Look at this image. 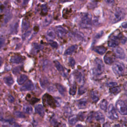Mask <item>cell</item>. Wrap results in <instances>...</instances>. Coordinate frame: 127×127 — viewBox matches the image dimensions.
Returning a JSON list of instances; mask_svg holds the SVG:
<instances>
[{"label": "cell", "instance_id": "cell-31", "mask_svg": "<svg viewBox=\"0 0 127 127\" xmlns=\"http://www.w3.org/2000/svg\"><path fill=\"white\" fill-rule=\"evenodd\" d=\"M54 64L56 66V68L60 72H63L64 71V68L62 65L58 61H55L54 62Z\"/></svg>", "mask_w": 127, "mask_h": 127}, {"label": "cell", "instance_id": "cell-40", "mask_svg": "<svg viewBox=\"0 0 127 127\" xmlns=\"http://www.w3.org/2000/svg\"><path fill=\"white\" fill-rule=\"evenodd\" d=\"M33 46H34V47L37 50H40L42 48V46L40 45H39L36 43H34Z\"/></svg>", "mask_w": 127, "mask_h": 127}, {"label": "cell", "instance_id": "cell-42", "mask_svg": "<svg viewBox=\"0 0 127 127\" xmlns=\"http://www.w3.org/2000/svg\"><path fill=\"white\" fill-rule=\"evenodd\" d=\"M105 1L108 4H113L115 2V0H105Z\"/></svg>", "mask_w": 127, "mask_h": 127}, {"label": "cell", "instance_id": "cell-27", "mask_svg": "<svg viewBox=\"0 0 127 127\" xmlns=\"http://www.w3.org/2000/svg\"><path fill=\"white\" fill-rule=\"evenodd\" d=\"M107 105H108V102L105 99H103L100 103V108L104 111H107Z\"/></svg>", "mask_w": 127, "mask_h": 127}, {"label": "cell", "instance_id": "cell-19", "mask_svg": "<svg viewBox=\"0 0 127 127\" xmlns=\"http://www.w3.org/2000/svg\"><path fill=\"white\" fill-rule=\"evenodd\" d=\"M106 48L103 46H97L94 48V51L100 55H103L106 52Z\"/></svg>", "mask_w": 127, "mask_h": 127}, {"label": "cell", "instance_id": "cell-22", "mask_svg": "<svg viewBox=\"0 0 127 127\" xmlns=\"http://www.w3.org/2000/svg\"><path fill=\"white\" fill-rule=\"evenodd\" d=\"M56 87L58 89V91L59 93L63 96H64L65 94V93L66 92L65 88L64 87V86H63L62 84H59V83H56Z\"/></svg>", "mask_w": 127, "mask_h": 127}, {"label": "cell", "instance_id": "cell-4", "mask_svg": "<svg viewBox=\"0 0 127 127\" xmlns=\"http://www.w3.org/2000/svg\"><path fill=\"white\" fill-rule=\"evenodd\" d=\"M116 107L120 114L127 115V103L125 101L121 100L117 101L116 103Z\"/></svg>", "mask_w": 127, "mask_h": 127}, {"label": "cell", "instance_id": "cell-14", "mask_svg": "<svg viewBox=\"0 0 127 127\" xmlns=\"http://www.w3.org/2000/svg\"><path fill=\"white\" fill-rule=\"evenodd\" d=\"M56 32H57V34L60 38L64 37L66 34L65 29L61 26H59L57 27Z\"/></svg>", "mask_w": 127, "mask_h": 127}, {"label": "cell", "instance_id": "cell-54", "mask_svg": "<svg viewBox=\"0 0 127 127\" xmlns=\"http://www.w3.org/2000/svg\"></svg>", "mask_w": 127, "mask_h": 127}, {"label": "cell", "instance_id": "cell-12", "mask_svg": "<svg viewBox=\"0 0 127 127\" xmlns=\"http://www.w3.org/2000/svg\"><path fill=\"white\" fill-rule=\"evenodd\" d=\"M74 75L78 83L81 84H82L84 83V78L82 72L78 70H76L74 72Z\"/></svg>", "mask_w": 127, "mask_h": 127}, {"label": "cell", "instance_id": "cell-52", "mask_svg": "<svg viewBox=\"0 0 127 127\" xmlns=\"http://www.w3.org/2000/svg\"><path fill=\"white\" fill-rule=\"evenodd\" d=\"M2 59H1V58L0 57V66H1V65L2 64Z\"/></svg>", "mask_w": 127, "mask_h": 127}, {"label": "cell", "instance_id": "cell-32", "mask_svg": "<svg viewBox=\"0 0 127 127\" xmlns=\"http://www.w3.org/2000/svg\"><path fill=\"white\" fill-rule=\"evenodd\" d=\"M76 92V85L75 84H73L69 88V93L71 95H74Z\"/></svg>", "mask_w": 127, "mask_h": 127}, {"label": "cell", "instance_id": "cell-30", "mask_svg": "<svg viewBox=\"0 0 127 127\" xmlns=\"http://www.w3.org/2000/svg\"><path fill=\"white\" fill-rule=\"evenodd\" d=\"M21 28L22 32H25L26 31L29 27V23L27 21L23 20L22 22V25H21Z\"/></svg>", "mask_w": 127, "mask_h": 127}, {"label": "cell", "instance_id": "cell-53", "mask_svg": "<svg viewBox=\"0 0 127 127\" xmlns=\"http://www.w3.org/2000/svg\"><path fill=\"white\" fill-rule=\"evenodd\" d=\"M114 127H120V125L117 124V125H115L114 126Z\"/></svg>", "mask_w": 127, "mask_h": 127}, {"label": "cell", "instance_id": "cell-33", "mask_svg": "<svg viewBox=\"0 0 127 127\" xmlns=\"http://www.w3.org/2000/svg\"><path fill=\"white\" fill-rule=\"evenodd\" d=\"M14 114L15 115V116L16 117H17V118H24L25 117V115L24 114V113H23L22 112L19 111H16L14 112Z\"/></svg>", "mask_w": 127, "mask_h": 127}, {"label": "cell", "instance_id": "cell-21", "mask_svg": "<svg viewBox=\"0 0 127 127\" xmlns=\"http://www.w3.org/2000/svg\"><path fill=\"white\" fill-rule=\"evenodd\" d=\"M87 105V101L85 99H82L78 101L77 106L79 109H84Z\"/></svg>", "mask_w": 127, "mask_h": 127}, {"label": "cell", "instance_id": "cell-5", "mask_svg": "<svg viewBox=\"0 0 127 127\" xmlns=\"http://www.w3.org/2000/svg\"><path fill=\"white\" fill-rule=\"evenodd\" d=\"M112 69L114 72L117 75L120 76L123 74L125 70L124 64L120 62L115 63L112 66Z\"/></svg>", "mask_w": 127, "mask_h": 127}, {"label": "cell", "instance_id": "cell-43", "mask_svg": "<svg viewBox=\"0 0 127 127\" xmlns=\"http://www.w3.org/2000/svg\"><path fill=\"white\" fill-rule=\"evenodd\" d=\"M18 0L19 1L21 2L22 5H25V4H26L28 3V1H29V0Z\"/></svg>", "mask_w": 127, "mask_h": 127}, {"label": "cell", "instance_id": "cell-23", "mask_svg": "<svg viewBox=\"0 0 127 127\" xmlns=\"http://www.w3.org/2000/svg\"><path fill=\"white\" fill-rule=\"evenodd\" d=\"M27 79V76L25 74L20 75L17 79V82L18 84L22 85L23 84Z\"/></svg>", "mask_w": 127, "mask_h": 127}, {"label": "cell", "instance_id": "cell-55", "mask_svg": "<svg viewBox=\"0 0 127 127\" xmlns=\"http://www.w3.org/2000/svg\"></svg>", "mask_w": 127, "mask_h": 127}, {"label": "cell", "instance_id": "cell-7", "mask_svg": "<svg viewBox=\"0 0 127 127\" xmlns=\"http://www.w3.org/2000/svg\"><path fill=\"white\" fill-rule=\"evenodd\" d=\"M43 101L46 105L49 106L51 108H55L56 103L52 96L48 94H45L43 97Z\"/></svg>", "mask_w": 127, "mask_h": 127}, {"label": "cell", "instance_id": "cell-9", "mask_svg": "<svg viewBox=\"0 0 127 127\" xmlns=\"http://www.w3.org/2000/svg\"><path fill=\"white\" fill-rule=\"evenodd\" d=\"M114 54L116 57L120 59H124L126 57L125 51L121 47H116L114 50Z\"/></svg>", "mask_w": 127, "mask_h": 127}, {"label": "cell", "instance_id": "cell-41", "mask_svg": "<svg viewBox=\"0 0 127 127\" xmlns=\"http://www.w3.org/2000/svg\"><path fill=\"white\" fill-rule=\"evenodd\" d=\"M8 100L9 101V102H10L11 103H12L14 101V97L12 96L9 95L8 96Z\"/></svg>", "mask_w": 127, "mask_h": 127}, {"label": "cell", "instance_id": "cell-18", "mask_svg": "<svg viewBox=\"0 0 127 127\" xmlns=\"http://www.w3.org/2000/svg\"><path fill=\"white\" fill-rule=\"evenodd\" d=\"M90 97L93 102H97L99 99V95L96 90H92L90 93Z\"/></svg>", "mask_w": 127, "mask_h": 127}, {"label": "cell", "instance_id": "cell-11", "mask_svg": "<svg viewBox=\"0 0 127 127\" xmlns=\"http://www.w3.org/2000/svg\"><path fill=\"white\" fill-rule=\"evenodd\" d=\"M34 89V85L31 81H27L21 88L20 90L22 91H27L32 90Z\"/></svg>", "mask_w": 127, "mask_h": 127}, {"label": "cell", "instance_id": "cell-39", "mask_svg": "<svg viewBox=\"0 0 127 127\" xmlns=\"http://www.w3.org/2000/svg\"><path fill=\"white\" fill-rule=\"evenodd\" d=\"M50 45L54 48H56L58 46V44L55 41H52L50 43Z\"/></svg>", "mask_w": 127, "mask_h": 127}, {"label": "cell", "instance_id": "cell-51", "mask_svg": "<svg viewBox=\"0 0 127 127\" xmlns=\"http://www.w3.org/2000/svg\"><path fill=\"white\" fill-rule=\"evenodd\" d=\"M75 127H83V126L82 125H80V124H78Z\"/></svg>", "mask_w": 127, "mask_h": 127}, {"label": "cell", "instance_id": "cell-2", "mask_svg": "<svg viewBox=\"0 0 127 127\" xmlns=\"http://www.w3.org/2000/svg\"><path fill=\"white\" fill-rule=\"evenodd\" d=\"M126 16V12L125 10L122 8H117L114 11L112 17V21L113 23L118 22L125 18Z\"/></svg>", "mask_w": 127, "mask_h": 127}, {"label": "cell", "instance_id": "cell-44", "mask_svg": "<svg viewBox=\"0 0 127 127\" xmlns=\"http://www.w3.org/2000/svg\"><path fill=\"white\" fill-rule=\"evenodd\" d=\"M30 32V31L26 32H25V33L22 35V38H23V39H25V38H26V37L29 35V34H30V32Z\"/></svg>", "mask_w": 127, "mask_h": 127}, {"label": "cell", "instance_id": "cell-24", "mask_svg": "<svg viewBox=\"0 0 127 127\" xmlns=\"http://www.w3.org/2000/svg\"><path fill=\"white\" fill-rule=\"evenodd\" d=\"M52 17L51 15H48L44 19L43 21V25L44 27H46L48 26L52 21Z\"/></svg>", "mask_w": 127, "mask_h": 127}, {"label": "cell", "instance_id": "cell-35", "mask_svg": "<svg viewBox=\"0 0 127 127\" xmlns=\"http://www.w3.org/2000/svg\"><path fill=\"white\" fill-rule=\"evenodd\" d=\"M86 89L85 87L83 85H81L78 89V94L81 95L84 94L86 92Z\"/></svg>", "mask_w": 127, "mask_h": 127}, {"label": "cell", "instance_id": "cell-15", "mask_svg": "<svg viewBox=\"0 0 127 127\" xmlns=\"http://www.w3.org/2000/svg\"><path fill=\"white\" fill-rule=\"evenodd\" d=\"M94 119L100 123H103L105 121V117L100 112H96L94 113Z\"/></svg>", "mask_w": 127, "mask_h": 127}, {"label": "cell", "instance_id": "cell-50", "mask_svg": "<svg viewBox=\"0 0 127 127\" xmlns=\"http://www.w3.org/2000/svg\"><path fill=\"white\" fill-rule=\"evenodd\" d=\"M124 88L125 89V90H126V96H127V82H126V83L124 84Z\"/></svg>", "mask_w": 127, "mask_h": 127}, {"label": "cell", "instance_id": "cell-26", "mask_svg": "<svg viewBox=\"0 0 127 127\" xmlns=\"http://www.w3.org/2000/svg\"><path fill=\"white\" fill-rule=\"evenodd\" d=\"M78 117L76 115H72L69 117L68 123L71 125H74L77 122Z\"/></svg>", "mask_w": 127, "mask_h": 127}, {"label": "cell", "instance_id": "cell-6", "mask_svg": "<svg viewBox=\"0 0 127 127\" xmlns=\"http://www.w3.org/2000/svg\"><path fill=\"white\" fill-rule=\"evenodd\" d=\"M108 117L112 120H117L119 119L116 109L113 104H110L108 107Z\"/></svg>", "mask_w": 127, "mask_h": 127}, {"label": "cell", "instance_id": "cell-45", "mask_svg": "<svg viewBox=\"0 0 127 127\" xmlns=\"http://www.w3.org/2000/svg\"><path fill=\"white\" fill-rule=\"evenodd\" d=\"M121 26L123 28H125V29L127 28V21H125V22L122 23Z\"/></svg>", "mask_w": 127, "mask_h": 127}, {"label": "cell", "instance_id": "cell-20", "mask_svg": "<svg viewBox=\"0 0 127 127\" xmlns=\"http://www.w3.org/2000/svg\"><path fill=\"white\" fill-rule=\"evenodd\" d=\"M77 48V46L76 45H72L70 47H68L64 52V55H70L72 54Z\"/></svg>", "mask_w": 127, "mask_h": 127}, {"label": "cell", "instance_id": "cell-47", "mask_svg": "<svg viewBox=\"0 0 127 127\" xmlns=\"http://www.w3.org/2000/svg\"><path fill=\"white\" fill-rule=\"evenodd\" d=\"M103 127H111V126L109 123L106 122L103 124Z\"/></svg>", "mask_w": 127, "mask_h": 127}, {"label": "cell", "instance_id": "cell-3", "mask_svg": "<svg viewBox=\"0 0 127 127\" xmlns=\"http://www.w3.org/2000/svg\"><path fill=\"white\" fill-rule=\"evenodd\" d=\"M79 26L82 28H89L91 27L92 20L91 15L88 13L83 14L82 16L80 22Z\"/></svg>", "mask_w": 127, "mask_h": 127}, {"label": "cell", "instance_id": "cell-28", "mask_svg": "<svg viewBox=\"0 0 127 127\" xmlns=\"http://www.w3.org/2000/svg\"><path fill=\"white\" fill-rule=\"evenodd\" d=\"M121 91V88L118 86L112 87L111 88H110V92L111 93L114 94V95H117L118 93H119V92H120Z\"/></svg>", "mask_w": 127, "mask_h": 127}, {"label": "cell", "instance_id": "cell-8", "mask_svg": "<svg viewBox=\"0 0 127 127\" xmlns=\"http://www.w3.org/2000/svg\"><path fill=\"white\" fill-rule=\"evenodd\" d=\"M119 36L120 35H116L111 37L108 43V46L110 47L116 48L118 46L120 42V39L121 38Z\"/></svg>", "mask_w": 127, "mask_h": 127}, {"label": "cell", "instance_id": "cell-1", "mask_svg": "<svg viewBox=\"0 0 127 127\" xmlns=\"http://www.w3.org/2000/svg\"><path fill=\"white\" fill-rule=\"evenodd\" d=\"M104 70V65L102 61L99 58L94 60L93 67L91 69V73L94 76H98L101 74Z\"/></svg>", "mask_w": 127, "mask_h": 127}, {"label": "cell", "instance_id": "cell-48", "mask_svg": "<svg viewBox=\"0 0 127 127\" xmlns=\"http://www.w3.org/2000/svg\"><path fill=\"white\" fill-rule=\"evenodd\" d=\"M42 9H43V11H45V12L47 11V6H46V5L43 4V5H42Z\"/></svg>", "mask_w": 127, "mask_h": 127}, {"label": "cell", "instance_id": "cell-34", "mask_svg": "<svg viewBox=\"0 0 127 127\" xmlns=\"http://www.w3.org/2000/svg\"><path fill=\"white\" fill-rule=\"evenodd\" d=\"M94 118V113L93 112H91L87 116V122H91L93 119Z\"/></svg>", "mask_w": 127, "mask_h": 127}, {"label": "cell", "instance_id": "cell-10", "mask_svg": "<svg viewBox=\"0 0 127 127\" xmlns=\"http://www.w3.org/2000/svg\"><path fill=\"white\" fill-rule=\"evenodd\" d=\"M113 54L111 53L110 52H109L107 53L104 57V62L107 64H113L115 62V58Z\"/></svg>", "mask_w": 127, "mask_h": 127}, {"label": "cell", "instance_id": "cell-16", "mask_svg": "<svg viewBox=\"0 0 127 127\" xmlns=\"http://www.w3.org/2000/svg\"><path fill=\"white\" fill-rule=\"evenodd\" d=\"M35 111L39 115L43 117L45 114V111L43 106L41 104H38L36 105L35 107Z\"/></svg>", "mask_w": 127, "mask_h": 127}, {"label": "cell", "instance_id": "cell-38", "mask_svg": "<svg viewBox=\"0 0 127 127\" xmlns=\"http://www.w3.org/2000/svg\"><path fill=\"white\" fill-rule=\"evenodd\" d=\"M107 86L110 87H113L117 86V83L115 82H110L107 83Z\"/></svg>", "mask_w": 127, "mask_h": 127}, {"label": "cell", "instance_id": "cell-13", "mask_svg": "<svg viewBox=\"0 0 127 127\" xmlns=\"http://www.w3.org/2000/svg\"><path fill=\"white\" fill-rule=\"evenodd\" d=\"M23 60L21 57L18 55H13L10 59V62L13 64H18L21 63Z\"/></svg>", "mask_w": 127, "mask_h": 127}, {"label": "cell", "instance_id": "cell-25", "mask_svg": "<svg viewBox=\"0 0 127 127\" xmlns=\"http://www.w3.org/2000/svg\"><path fill=\"white\" fill-rule=\"evenodd\" d=\"M3 80L4 83L8 86H11L13 84L14 82V80L12 77L10 76H7L4 77L3 78Z\"/></svg>", "mask_w": 127, "mask_h": 127}, {"label": "cell", "instance_id": "cell-17", "mask_svg": "<svg viewBox=\"0 0 127 127\" xmlns=\"http://www.w3.org/2000/svg\"><path fill=\"white\" fill-rule=\"evenodd\" d=\"M55 33L53 29H50L47 31L46 33V38L48 39V40L51 41L55 38Z\"/></svg>", "mask_w": 127, "mask_h": 127}, {"label": "cell", "instance_id": "cell-46", "mask_svg": "<svg viewBox=\"0 0 127 127\" xmlns=\"http://www.w3.org/2000/svg\"><path fill=\"white\" fill-rule=\"evenodd\" d=\"M20 70V68L19 67H16L15 68H14L13 70V72L14 73V74H16L17 72H18V71Z\"/></svg>", "mask_w": 127, "mask_h": 127}, {"label": "cell", "instance_id": "cell-36", "mask_svg": "<svg viewBox=\"0 0 127 127\" xmlns=\"http://www.w3.org/2000/svg\"><path fill=\"white\" fill-rule=\"evenodd\" d=\"M68 62H69V65L71 66H74L75 64V62L73 58H70L69 59Z\"/></svg>", "mask_w": 127, "mask_h": 127}, {"label": "cell", "instance_id": "cell-29", "mask_svg": "<svg viewBox=\"0 0 127 127\" xmlns=\"http://www.w3.org/2000/svg\"><path fill=\"white\" fill-rule=\"evenodd\" d=\"M23 111L25 113L31 114L33 113V108L30 106L25 105L23 108Z\"/></svg>", "mask_w": 127, "mask_h": 127}, {"label": "cell", "instance_id": "cell-49", "mask_svg": "<svg viewBox=\"0 0 127 127\" xmlns=\"http://www.w3.org/2000/svg\"><path fill=\"white\" fill-rule=\"evenodd\" d=\"M11 127H20V126L17 123H14L12 124Z\"/></svg>", "mask_w": 127, "mask_h": 127}, {"label": "cell", "instance_id": "cell-37", "mask_svg": "<svg viewBox=\"0 0 127 127\" xmlns=\"http://www.w3.org/2000/svg\"><path fill=\"white\" fill-rule=\"evenodd\" d=\"M5 39L3 37H0V49L5 44Z\"/></svg>", "mask_w": 127, "mask_h": 127}]
</instances>
